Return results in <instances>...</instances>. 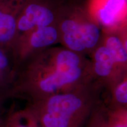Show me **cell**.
<instances>
[{
  "instance_id": "obj_1",
  "label": "cell",
  "mask_w": 127,
  "mask_h": 127,
  "mask_svg": "<svg viewBox=\"0 0 127 127\" xmlns=\"http://www.w3.org/2000/svg\"><path fill=\"white\" fill-rule=\"evenodd\" d=\"M94 89L84 87L30 101L26 108L41 127H83L95 110Z\"/></svg>"
},
{
  "instance_id": "obj_2",
  "label": "cell",
  "mask_w": 127,
  "mask_h": 127,
  "mask_svg": "<svg viewBox=\"0 0 127 127\" xmlns=\"http://www.w3.org/2000/svg\"><path fill=\"white\" fill-rule=\"evenodd\" d=\"M94 70L98 76L106 78L111 75L116 62L111 52L106 47L97 49L94 55Z\"/></svg>"
},
{
  "instance_id": "obj_3",
  "label": "cell",
  "mask_w": 127,
  "mask_h": 127,
  "mask_svg": "<svg viewBox=\"0 0 127 127\" xmlns=\"http://www.w3.org/2000/svg\"><path fill=\"white\" fill-rule=\"evenodd\" d=\"M24 16L33 27L36 25L38 28L48 26L54 20L53 14L50 10L36 4L28 6Z\"/></svg>"
},
{
  "instance_id": "obj_4",
  "label": "cell",
  "mask_w": 127,
  "mask_h": 127,
  "mask_svg": "<svg viewBox=\"0 0 127 127\" xmlns=\"http://www.w3.org/2000/svg\"><path fill=\"white\" fill-rule=\"evenodd\" d=\"M57 38V32L51 27L38 28L33 33L31 38V44L35 48H41L51 45Z\"/></svg>"
},
{
  "instance_id": "obj_5",
  "label": "cell",
  "mask_w": 127,
  "mask_h": 127,
  "mask_svg": "<svg viewBox=\"0 0 127 127\" xmlns=\"http://www.w3.org/2000/svg\"><path fill=\"white\" fill-rule=\"evenodd\" d=\"M125 2V0H108L98 12L102 23L106 25H111L115 23L117 14L123 8Z\"/></svg>"
},
{
  "instance_id": "obj_6",
  "label": "cell",
  "mask_w": 127,
  "mask_h": 127,
  "mask_svg": "<svg viewBox=\"0 0 127 127\" xmlns=\"http://www.w3.org/2000/svg\"><path fill=\"white\" fill-rule=\"evenodd\" d=\"M79 31L81 35L86 48H91L97 43L99 38V30L93 24H79Z\"/></svg>"
},
{
  "instance_id": "obj_7",
  "label": "cell",
  "mask_w": 127,
  "mask_h": 127,
  "mask_svg": "<svg viewBox=\"0 0 127 127\" xmlns=\"http://www.w3.org/2000/svg\"><path fill=\"white\" fill-rule=\"evenodd\" d=\"M107 112L106 118L108 127H127V108L114 107Z\"/></svg>"
},
{
  "instance_id": "obj_8",
  "label": "cell",
  "mask_w": 127,
  "mask_h": 127,
  "mask_svg": "<svg viewBox=\"0 0 127 127\" xmlns=\"http://www.w3.org/2000/svg\"><path fill=\"white\" fill-rule=\"evenodd\" d=\"M106 47L114 57L116 63H125L127 60V50L118 38L112 36L106 42Z\"/></svg>"
},
{
  "instance_id": "obj_9",
  "label": "cell",
  "mask_w": 127,
  "mask_h": 127,
  "mask_svg": "<svg viewBox=\"0 0 127 127\" xmlns=\"http://www.w3.org/2000/svg\"><path fill=\"white\" fill-rule=\"evenodd\" d=\"M15 30V22L11 15L0 12V41L11 38Z\"/></svg>"
},
{
  "instance_id": "obj_10",
  "label": "cell",
  "mask_w": 127,
  "mask_h": 127,
  "mask_svg": "<svg viewBox=\"0 0 127 127\" xmlns=\"http://www.w3.org/2000/svg\"><path fill=\"white\" fill-rule=\"evenodd\" d=\"M79 24L77 25L74 31L64 33V39L69 49L72 51H82L85 50V44L79 31Z\"/></svg>"
},
{
  "instance_id": "obj_11",
  "label": "cell",
  "mask_w": 127,
  "mask_h": 127,
  "mask_svg": "<svg viewBox=\"0 0 127 127\" xmlns=\"http://www.w3.org/2000/svg\"><path fill=\"white\" fill-rule=\"evenodd\" d=\"M114 107H124L127 104V81L124 79L112 89Z\"/></svg>"
},
{
  "instance_id": "obj_12",
  "label": "cell",
  "mask_w": 127,
  "mask_h": 127,
  "mask_svg": "<svg viewBox=\"0 0 127 127\" xmlns=\"http://www.w3.org/2000/svg\"><path fill=\"white\" fill-rule=\"evenodd\" d=\"M0 127H30L20 115L19 111L12 112L3 118Z\"/></svg>"
},
{
  "instance_id": "obj_13",
  "label": "cell",
  "mask_w": 127,
  "mask_h": 127,
  "mask_svg": "<svg viewBox=\"0 0 127 127\" xmlns=\"http://www.w3.org/2000/svg\"><path fill=\"white\" fill-rule=\"evenodd\" d=\"M88 123L87 127H108L106 115L103 111H96V109L90 116Z\"/></svg>"
},
{
  "instance_id": "obj_14",
  "label": "cell",
  "mask_w": 127,
  "mask_h": 127,
  "mask_svg": "<svg viewBox=\"0 0 127 127\" xmlns=\"http://www.w3.org/2000/svg\"><path fill=\"white\" fill-rule=\"evenodd\" d=\"M18 111L23 118L30 127H41L26 108Z\"/></svg>"
},
{
  "instance_id": "obj_15",
  "label": "cell",
  "mask_w": 127,
  "mask_h": 127,
  "mask_svg": "<svg viewBox=\"0 0 127 127\" xmlns=\"http://www.w3.org/2000/svg\"><path fill=\"white\" fill-rule=\"evenodd\" d=\"M9 98L8 94L5 92L0 91V124L2 123L3 118L2 117V112H3V105H4V102L6 99Z\"/></svg>"
},
{
  "instance_id": "obj_16",
  "label": "cell",
  "mask_w": 127,
  "mask_h": 127,
  "mask_svg": "<svg viewBox=\"0 0 127 127\" xmlns=\"http://www.w3.org/2000/svg\"><path fill=\"white\" fill-rule=\"evenodd\" d=\"M8 65V60L4 54L0 51V69L5 68Z\"/></svg>"
}]
</instances>
